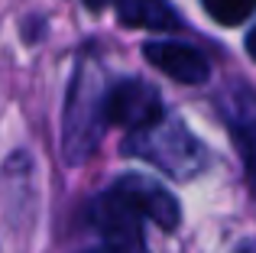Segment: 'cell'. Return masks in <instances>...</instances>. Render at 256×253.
<instances>
[{"mask_svg":"<svg viewBox=\"0 0 256 253\" xmlns=\"http://www.w3.org/2000/svg\"><path fill=\"white\" fill-rule=\"evenodd\" d=\"M117 16L124 26L133 30H175L178 13L166 0H114Z\"/></svg>","mask_w":256,"mask_h":253,"instance_id":"ba28073f","label":"cell"},{"mask_svg":"<svg viewBox=\"0 0 256 253\" xmlns=\"http://www.w3.org/2000/svg\"><path fill=\"white\" fill-rule=\"evenodd\" d=\"M240 253H256V240H250V244H244V250Z\"/></svg>","mask_w":256,"mask_h":253,"instance_id":"7c38bea8","label":"cell"},{"mask_svg":"<svg viewBox=\"0 0 256 253\" xmlns=\"http://www.w3.org/2000/svg\"><path fill=\"white\" fill-rule=\"evenodd\" d=\"M124 152L156 166L159 172H166L175 182L194 178L208 162V152L201 146V140L182 120H172V117H159L150 126L130 130V136L124 143Z\"/></svg>","mask_w":256,"mask_h":253,"instance_id":"6da1fadb","label":"cell"},{"mask_svg":"<svg viewBox=\"0 0 256 253\" xmlns=\"http://www.w3.org/2000/svg\"><path fill=\"white\" fill-rule=\"evenodd\" d=\"M114 192H120L146 221H156L162 230L178 228V218H182L178 202H175L162 185L150 182V178H143V176H126V178H120V182L114 185Z\"/></svg>","mask_w":256,"mask_h":253,"instance_id":"8992f818","label":"cell"},{"mask_svg":"<svg viewBox=\"0 0 256 253\" xmlns=\"http://www.w3.org/2000/svg\"><path fill=\"white\" fill-rule=\"evenodd\" d=\"M104 98L107 94H100V75L94 72L91 62H84L78 68L75 82H72L68 108H65L62 143H65V159L68 162H84L94 152L100 133H104V124H107Z\"/></svg>","mask_w":256,"mask_h":253,"instance_id":"7a4b0ae2","label":"cell"},{"mask_svg":"<svg viewBox=\"0 0 256 253\" xmlns=\"http://www.w3.org/2000/svg\"><path fill=\"white\" fill-rule=\"evenodd\" d=\"M218 110L246 162L250 182L256 185V91L246 88L244 82L227 84L218 94Z\"/></svg>","mask_w":256,"mask_h":253,"instance_id":"5b68a950","label":"cell"},{"mask_svg":"<svg viewBox=\"0 0 256 253\" xmlns=\"http://www.w3.org/2000/svg\"><path fill=\"white\" fill-rule=\"evenodd\" d=\"M143 56L150 65H156L162 75L175 78L178 84H204L211 75L208 58L185 42H146Z\"/></svg>","mask_w":256,"mask_h":253,"instance_id":"52a82bcc","label":"cell"},{"mask_svg":"<svg viewBox=\"0 0 256 253\" xmlns=\"http://www.w3.org/2000/svg\"><path fill=\"white\" fill-rule=\"evenodd\" d=\"M104 114L107 124L126 126V130H140V126L156 124L162 114V98L152 84L140 82V78H126V82L114 84L104 98Z\"/></svg>","mask_w":256,"mask_h":253,"instance_id":"277c9868","label":"cell"},{"mask_svg":"<svg viewBox=\"0 0 256 253\" xmlns=\"http://www.w3.org/2000/svg\"><path fill=\"white\" fill-rule=\"evenodd\" d=\"M91 221L100 234V247L107 253H146V240H143L146 218L120 192L110 188L91 204Z\"/></svg>","mask_w":256,"mask_h":253,"instance_id":"3957f363","label":"cell"},{"mask_svg":"<svg viewBox=\"0 0 256 253\" xmlns=\"http://www.w3.org/2000/svg\"><path fill=\"white\" fill-rule=\"evenodd\" d=\"M82 4L88 6V10H104V6L114 4V0H82Z\"/></svg>","mask_w":256,"mask_h":253,"instance_id":"8fae6325","label":"cell"},{"mask_svg":"<svg viewBox=\"0 0 256 253\" xmlns=\"http://www.w3.org/2000/svg\"><path fill=\"white\" fill-rule=\"evenodd\" d=\"M246 52L253 56V62H256V26L250 30V36H246Z\"/></svg>","mask_w":256,"mask_h":253,"instance_id":"30bf717a","label":"cell"},{"mask_svg":"<svg viewBox=\"0 0 256 253\" xmlns=\"http://www.w3.org/2000/svg\"><path fill=\"white\" fill-rule=\"evenodd\" d=\"M208 10V16L220 26H240L253 16L256 0H201Z\"/></svg>","mask_w":256,"mask_h":253,"instance_id":"9c48e42d","label":"cell"}]
</instances>
